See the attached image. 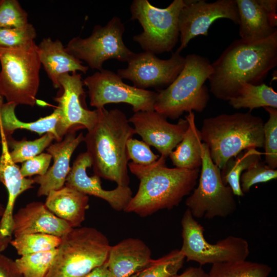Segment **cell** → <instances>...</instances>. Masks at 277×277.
Segmentation results:
<instances>
[{
  "instance_id": "cell-1",
  "label": "cell",
  "mask_w": 277,
  "mask_h": 277,
  "mask_svg": "<svg viewBox=\"0 0 277 277\" xmlns=\"http://www.w3.org/2000/svg\"><path fill=\"white\" fill-rule=\"evenodd\" d=\"M276 65L277 31L253 43L235 39L211 63L210 91L216 98L228 101L243 84L262 83Z\"/></svg>"
},
{
  "instance_id": "cell-2",
  "label": "cell",
  "mask_w": 277,
  "mask_h": 277,
  "mask_svg": "<svg viewBox=\"0 0 277 277\" xmlns=\"http://www.w3.org/2000/svg\"><path fill=\"white\" fill-rule=\"evenodd\" d=\"M97 109V122L84 140L94 173L117 186H128L129 159L126 144L135 131L121 110Z\"/></svg>"
},
{
  "instance_id": "cell-3",
  "label": "cell",
  "mask_w": 277,
  "mask_h": 277,
  "mask_svg": "<svg viewBox=\"0 0 277 277\" xmlns=\"http://www.w3.org/2000/svg\"><path fill=\"white\" fill-rule=\"evenodd\" d=\"M166 159L160 156L149 166L128 163L131 172L140 180L138 190L124 211L141 217L162 209H171L189 194L197 183L199 168H168Z\"/></svg>"
},
{
  "instance_id": "cell-4",
  "label": "cell",
  "mask_w": 277,
  "mask_h": 277,
  "mask_svg": "<svg viewBox=\"0 0 277 277\" xmlns=\"http://www.w3.org/2000/svg\"><path fill=\"white\" fill-rule=\"evenodd\" d=\"M264 124L250 112L221 114L205 118L200 131L212 161L222 170L242 151L263 147Z\"/></svg>"
},
{
  "instance_id": "cell-5",
  "label": "cell",
  "mask_w": 277,
  "mask_h": 277,
  "mask_svg": "<svg viewBox=\"0 0 277 277\" xmlns=\"http://www.w3.org/2000/svg\"><path fill=\"white\" fill-rule=\"evenodd\" d=\"M175 80L157 92L154 110L167 118H178L184 112H201L209 100L205 83L212 72L210 61L196 54H188Z\"/></svg>"
},
{
  "instance_id": "cell-6",
  "label": "cell",
  "mask_w": 277,
  "mask_h": 277,
  "mask_svg": "<svg viewBox=\"0 0 277 277\" xmlns=\"http://www.w3.org/2000/svg\"><path fill=\"white\" fill-rule=\"evenodd\" d=\"M61 238L44 277H84L107 260L111 246L107 237L94 228H72Z\"/></svg>"
},
{
  "instance_id": "cell-7",
  "label": "cell",
  "mask_w": 277,
  "mask_h": 277,
  "mask_svg": "<svg viewBox=\"0 0 277 277\" xmlns=\"http://www.w3.org/2000/svg\"><path fill=\"white\" fill-rule=\"evenodd\" d=\"M0 96L8 103L34 106L39 86L37 45L15 48H0Z\"/></svg>"
},
{
  "instance_id": "cell-8",
  "label": "cell",
  "mask_w": 277,
  "mask_h": 277,
  "mask_svg": "<svg viewBox=\"0 0 277 277\" xmlns=\"http://www.w3.org/2000/svg\"><path fill=\"white\" fill-rule=\"evenodd\" d=\"M185 0H174L165 8L152 5L148 0H134L130 20H137L143 32L133 40L146 52L155 54L172 50L179 38L178 19Z\"/></svg>"
},
{
  "instance_id": "cell-9",
  "label": "cell",
  "mask_w": 277,
  "mask_h": 277,
  "mask_svg": "<svg viewBox=\"0 0 277 277\" xmlns=\"http://www.w3.org/2000/svg\"><path fill=\"white\" fill-rule=\"evenodd\" d=\"M194 218L225 217L236 209L234 195L222 179L221 170L212 161L208 146L202 144L201 172L197 187L185 201Z\"/></svg>"
},
{
  "instance_id": "cell-10",
  "label": "cell",
  "mask_w": 277,
  "mask_h": 277,
  "mask_svg": "<svg viewBox=\"0 0 277 277\" xmlns=\"http://www.w3.org/2000/svg\"><path fill=\"white\" fill-rule=\"evenodd\" d=\"M183 244L180 251L187 261L201 266L246 260L250 253L249 245L244 239L230 235L209 243L204 235V228L187 209L181 220Z\"/></svg>"
},
{
  "instance_id": "cell-11",
  "label": "cell",
  "mask_w": 277,
  "mask_h": 277,
  "mask_svg": "<svg viewBox=\"0 0 277 277\" xmlns=\"http://www.w3.org/2000/svg\"><path fill=\"white\" fill-rule=\"evenodd\" d=\"M125 31L120 18L114 16L105 26L95 25L89 37L72 38L65 48L75 57L86 62L89 68L100 71L106 61L128 62L135 54L124 44Z\"/></svg>"
},
{
  "instance_id": "cell-12",
  "label": "cell",
  "mask_w": 277,
  "mask_h": 277,
  "mask_svg": "<svg viewBox=\"0 0 277 277\" xmlns=\"http://www.w3.org/2000/svg\"><path fill=\"white\" fill-rule=\"evenodd\" d=\"M83 83L88 88L90 104L96 109L124 103L131 105L134 113L154 110L157 92L127 85L112 71L103 69L86 77Z\"/></svg>"
},
{
  "instance_id": "cell-13",
  "label": "cell",
  "mask_w": 277,
  "mask_h": 277,
  "mask_svg": "<svg viewBox=\"0 0 277 277\" xmlns=\"http://www.w3.org/2000/svg\"><path fill=\"white\" fill-rule=\"evenodd\" d=\"M180 11L178 26L180 45L175 52L181 53L191 39L199 35L207 36L213 22L227 18L239 24V17L235 0H217L208 3L205 0H185Z\"/></svg>"
},
{
  "instance_id": "cell-14",
  "label": "cell",
  "mask_w": 277,
  "mask_h": 277,
  "mask_svg": "<svg viewBox=\"0 0 277 277\" xmlns=\"http://www.w3.org/2000/svg\"><path fill=\"white\" fill-rule=\"evenodd\" d=\"M185 62V57L176 52L167 60L160 59L151 52L135 53L127 62V67L118 69L117 74L139 89L167 87L180 73Z\"/></svg>"
},
{
  "instance_id": "cell-15",
  "label": "cell",
  "mask_w": 277,
  "mask_h": 277,
  "mask_svg": "<svg viewBox=\"0 0 277 277\" xmlns=\"http://www.w3.org/2000/svg\"><path fill=\"white\" fill-rule=\"evenodd\" d=\"M58 82L61 93L54 100L58 103L61 115L57 127L60 142L74 127L91 130L97 122L98 110H90L84 107L85 92L81 74L75 72L62 74Z\"/></svg>"
},
{
  "instance_id": "cell-16",
  "label": "cell",
  "mask_w": 277,
  "mask_h": 277,
  "mask_svg": "<svg viewBox=\"0 0 277 277\" xmlns=\"http://www.w3.org/2000/svg\"><path fill=\"white\" fill-rule=\"evenodd\" d=\"M128 121L143 141L155 147L165 159L182 141L188 126L185 118L172 124L154 110L135 112Z\"/></svg>"
},
{
  "instance_id": "cell-17",
  "label": "cell",
  "mask_w": 277,
  "mask_h": 277,
  "mask_svg": "<svg viewBox=\"0 0 277 277\" xmlns=\"http://www.w3.org/2000/svg\"><path fill=\"white\" fill-rule=\"evenodd\" d=\"M92 167L91 159L87 152L76 158L66 178L65 186L87 195H93L106 201L116 211H124L132 197V191L128 186H119L112 190L104 189L100 177L89 176L87 169Z\"/></svg>"
},
{
  "instance_id": "cell-18",
  "label": "cell",
  "mask_w": 277,
  "mask_h": 277,
  "mask_svg": "<svg viewBox=\"0 0 277 277\" xmlns=\"http://www.w3.org/2000/svg\"><path fill=\"white\" fill-rule=\"evenodd\" d=\"M82 128L75 126L71 128L62 140L51 144L47 148L53 160L52 166L44 175H36L33 180L39 185L37 195H47L52 190L63 187L69 173L71 157L77 146L84 141L82 132L76 134V131Z\"/></svg>"
},
{
  "instance_id": "cell-19",
  "label": "cell",
  "mask_w": 277,
  "mask_h": 277,
  "mask_svg": "<svg viewBox=\"0 0 277 277\" xmlns=\"http://www.w3.org/2000/svg\"><path fill=\"white\" fill-rule=\"evenodd\" d=\"M72 229L41 202L27 204L13 216L12 234L14 238L33 233L48 234L62 238Z\"/></svg>"
},
{
  "instance_id": "cell-20",
  "label": "cell",
  "mask_w": 277,
  "mask_h": 277,
  "mask_svg": "<svg viewBox=\"0 0 277 277\" xmlns=\"http://www.w3.org/2000/svg\"><path fill=\"white\" fill-rule=\"evenodd\" d=\"M2 137V153L0 156V182L8 191V201L0 220V233L12 236L13 209L17 197L24 191L32 188L33 179L24 177L20 168L12 161L9 148L4 137Z\"/></svg>"
},
{
  "instance_id": "cell-21",
  "label": "cell",
  "mask_w": 277,
  "mask_h": 277,
  "mask_svg": "<svg viewBox=\"0 0 277 277\" xmlns=\"http://www.w3.org/2000/svg\"><path fill=\"white\" fill-rule=\"evenodd\" d=\"M151 260L149 247L139 239L129 238L110 246L107 263L111 277H131Z\"/></svg>"
},
{
  "instance_id": "cell-22",
  "label": "cell",
  "mask_w": 277,
  "mask_h": 277,
  "mask_svg": "<svg viewBox=\"0 0 277 277\" xmlns=\"http://www.w3.org/2000/svg\"><path fill=\"white\" fill-rule=\"evenodd\" d=\"M37 50L41 65L55 88L60 89L58 79L61 75L77 71L85 74L89 69L82 61L70 54L58 39L43 38L37 45Z\"/></svg>"
},
{
  "instance_id": "cell-23",
  "label": "cell",
  "mask_w": 277,
  "mask_h": 277,
  "mask_svg": "<svg viewBox=\"0 0 277 277\" xmlns=\"http://www.w3.org/2000/svg\"><path fill=\"white\" fill-rule=\"evenodd\" d=\"M45 205L49 210L72 228L80 227L89 208L87 195L68 186L50 191Z\"/></svg>"
},
{
  "instance_id": "cell-24",
  "label": "cell",
  "mask_w": 277,
  "mask_h": 277,
  "mask_svg": "<svg viewBox=\"0 0 277 277\" xmlns=\"http://www.w3.org/2000/svg\"><path fill=\"white\" fill-rule=\"evenodd\" d=\"M241 39L253 43L266 38L277 31L272 27L256 0H235Z\"/></svg>"
},
{
  "instance_id": "cell-25",
  "label": "cell",
  "mask_w": 277,
  "mask_h": 277,
  "mask_svg": "<svg viewBox=\"0 0 277 277\" xmlns=\"http://www.w3.org/2000/svg\"><path fill=\"white\" fill-rule=\"evenodd\" d=\"M17 106L13 103H2L0 100V133L1 136H7L17 129H25L36 132L39 135L50 133L56 142H58L57 127L61 115L56 107L50 115L31 122L19 120L15 113Z\"/></svg>"
},
{
  "instance_id": "cell-26",
  "label": "cell",
  "mask_w": 277,
  "mask_h": 277,
  "mask_svg": "<svg viewBox=\"0 0 277 277\" xmlns=\"http://www.w3.org/2000/svg\"><path fill=\"white\" fill-rule=\"evenodd\" d=\"M188 128L180 143L169 157L173 165L178 168L193 170L202 165V138L200 131L195 123L193 112L185 116Z\"/></svg>"
},
{
  "instance_id": "cell-27",
  "label": "cell",
  "mask_w": 277,
  "mask_h": 277,
  "mask_svg": "<svg viewBox=\"0 0 277 277\" xmlns=\"http://www.w3.org/2000/svg\"><path fill=\"white\" fill-rule=\"evenodd\" d=\"M233 108H248L249 112L259 107L277 109V92L265 83L243 84L236 94L228 101Z\"/></svg>"
},
{
  "instance_id": "cell-28",
  "label": "cell",
  "mask_w": 277,
  "mask_h": 277,
  "mask_svg": "<svg viewBox=\"0 0 277 277\" xmlns=\"http://www.w3.org/2000/svg\"><path fill=\"white\" fill-rule=\"evenodd\" d=\"M264 153L256 148L245 150L238 154L235 158L229 159L221 171L222 181L229 186L234 195L243 196L244 193L240 186V177L243 171L261 161Z\"/></svg>"
},
{
  "instance_id": "cell-29",
  "label": "cell",
  "mask_w": 277,
  "mask_h": 277,
  "mask_svg": "<svg viewBox=\"0 0 277 277\" xmlns=\"http://www.w3.org/2000/svg\"><path fill=\"white\" fill-rule=\"evenodd\" d=\"M272 269L269 265L245 260L212 264L209 277H268Z\"/></svg>"
},
{
  "instance_id": "cell-30",
  "label": "cell",
  "mask_w": 277,
  "mask_h": 277,
  "mask_svg": "<svg viewBox=\"0 0 277 277\" xmlns=\"http://www.w3.org/2000/svg\"><path fill=\"white\" fill-rule=\"evenodd\" d=\"M1 137H4L8 148H11L10 156L15 164L23 163L42 153L55 140L54 136L50 133H45L33 141H27L25 138L17 141L11 135Z\"/></svg>"
},
{
  "instance_id": "cell-31",
  "label": "cell",
  "mask_w": 277,
  "mask_h": 277,
  "mask_svg": "<svg viewBox=\"0 0 277 277\" xmlns=\"http://www.w3.org/2000/svg\"><path fill=\"white\" fill-rule=\"evenodd\" d=\"M61 237L44 233L22 235L11 240L10 244L21 256L56 249L61 242Z\"/></svg>"
},
{
  "instance_id": "cell-32",
  "label": "cell",
  "mask_w": 277,
  "mask_h": 277,
  "mask_svg": "<svg viewBox=\"0 0 277 277\" xmlns=\"http://www.w3.org/2000/svg\"><path fill=\"white\" fill-rule=\"evenodd\" d=\"M185 258L180 250L174 249L149 264L131 277H172L182 267Z\"/></svg>"
},
{
  "instance_id": "cell-33",
  "label": "cell",
  "mask_w": 277,
  "mask_h": 277,
  "mask_svg": "<svg viewBox=\"0 0 277 277\" xmlns=\"http://www.w3.org/2000/svg\"><path fill=\"white\" fill-rule=\"evenodd\" d=\"M56 252L57 249L25 255L14 261L23 277H44Z\"/></svg>"
},
{
  "instance_id": "cell-34",
  "label": "cell",
  "mask_w": 277,
  "mask_h": 277,
  "mask_svg": "<svg viewBox=\"0 0 277 277\" xmlns=\"http://www.w3.org/2000/svg\"><path fill=\"white\" fill-rule=\"evenodd\" d=\"M264 108L269 116L263 127L265 162L269 168L275 169L277 167V109Z\"/></svg>"
},
{
  "instance_id": "cell-35",
  "label": "cell",
  "mask_w": 277,
  "mask_h": 277,
  "mask_svg": "<svg viewBox=\"0 0 277 277\" xmlns=\"http://www.w3.org/2000/svg\"><path fill=\"white\" fill-rule=\"evenodd\" d=\"M36 32L30 23L16 28H0V48H15L28 46L35 42Z\"/></svg>"
},
{
  "instance_id": "cell-36",
  "label": "cell",
  "mask_w": 277,
  "mask_h": 277,
  "mask_svg": "<svg viewBox=\"0 0 277 277\" xmlns=\"http://www.w3.org/2000/svg\"><path fill=\"white\" fill-rule=\"evenodd\" d=\"M28 14L16 0H0V28H16L28 24Z\"/></svg>"
},
{
  "instance_id": "cell-37",
  "label": "cell",
  "mask_w": 277,
  "mask_h": 277,
  "mask_svg": "<svg viewBox=\"0 0 277 277\" xmlns=\"http://www.w3.org/2000/svg\"><path fill=\"white\" fill-rule=\"evenodd\" d=\"M276 177V169H272L260 161L242 174L240 177L241 188L244 193H248L253 185L265 183Z\"/></svg>"
},
{
  "instance_id": "cell-38",
  "label": "cell",
  "mask_w": 277,
  "mask_h": 277,
  "mask_svg": "<svg viewBox=\"0 0 277 277\" xmlns=\"http://www.w3.org/2000/svg\"><path fill=\"white\" fill-rule=\"evenodd\" d=\"M129 159L132 163L141 166H149L155 162L160 157L154 154L150 146L144 141L133 137L129 138L126 144Z\"/></svg>"
},
{
  "instance_id": "cell-39",
  "label": "cell",
  "mask_w": 277,
  "mask_h": 277,
  "mask_svg": "<svg viewBox=\"0 0 277 277\" xmlns=\"http://www.w3.org/2000/svg\"><path fill=\"white\" fill-rule=\"evenodd\" d=\"M52 159L48 153H42L23 162L20 168L24 177L34 175H44L47 172Z\"/></svg>"
},
{
  "instance_id": "cell-40",
  "label": "cell",
  "mask_w": 277,
  "mask_h": 277,
  "mask_svg": "<svg viewBox=\"0 0 277 277\" xmlns=\"http://www.w3.org/2000/svg\"><path fill=\"white\" fill-rule=\"evenodd\" d=\"M0 277H23L15 261L2 254H0Z\"/></svg>"
},
{
  "instance_id": "cell-41",
  "label": "cell",
  "mask_w": 277,
  "mask_h": 277,
  "mask_svg": "<svg viewBox=\"0 0 277 277\" xmlns=\"http://www.w3.org/2000/svg\"><path fill=\"white\" fill-rule=\"evenodd\" d=\"M256 2L265 13L270 25L274 28H276L277 1L256 0Z\"/></svg>"
},
{
  "instance_id": "cell-42",
  "label": "cell",
  "mask_w": 277,
  "mask_h": 277,
  "mask_svg": "<svg viewBox=\"0 0 277 277\" xmlns=\"http://www.w3.org/2000/svg\"><path fill=\"white\" fill-rule=\"evenodd\" d=\"M172 277H209V276L201 267H190L181 274H177Z\"/></svg>"
},
{
  "instance_id": "cell-43",
  "label": "cell",
  "mask_w": 277,
  "mask_h": 277,
  "mask_svg": "<svg viewBox=\"0 0 277 277\" xmlns=\"http://www.w3.org/2000/svg\"><path fill=\"white\" fill-rule=\"evenodd\" d=\"M84 277H111L107 261L101 266L95 268Z\"/></svg>"
},
{
  "instance_id": "cell-44",
  "label": "cell",
  "mask_w": 277,
  "mask_h": 277,
  "mask_svg": "<svg viewBox=\"0 0 277 277\" xmlns=\"http://www.w3.org/2000/svg\"><path fill=\"white\" fill-rule=\"evenodd\" d=\"M12 240V236H5L0 233V254L4 251Z\"/></svg>"
},
{
  "instance_id": "cell-45",
  "label": "cell",
  "mask_w": 277,
  "mask_h": 277,
  "mask_svg": "<svg viewBox=\"0 0 277 277\" xmlns=\"http://www.w3.org/2000/svg\"><path fill=\"white\" fill-rule=\"evenodd\" d=\"M5 209V207H4V206L1 203H0V220L3 215Z\"/></svg>"
}]
</instances>
